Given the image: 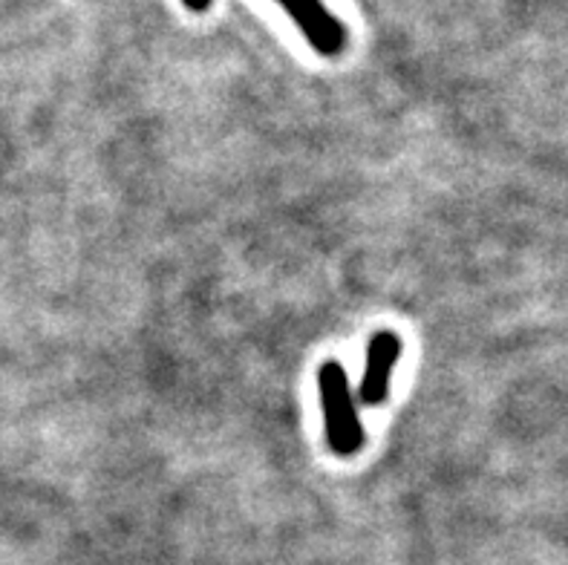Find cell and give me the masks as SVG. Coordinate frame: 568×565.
Wrapping results in <instances>:
<instances>
[{
    "label": "cell",
    "mask_w": 568,
    "mask_h": 565,
    "mask_svg": "<svg viewBox=\"0 0 568 565\" xmlns=\"http://www.w3.org/2000/svg\"><path fill=\"white\" fill-rule=\"evenodd\" d=\"M317 393H321V407H324L326 444L335 456H355L364 444V427L355 407V398L349 393V379L338 361H326L317 370Z\"/></svg>",
    "instance_id": "6da1fadb"
},
{
    "label": "cell",
    "mask_w": 568,
    "mask_h": 565,
    "mask_svg": "<svg viewBox=\"0 0 568 565\" xmlns=\"http://www.w3.org/2000/svg\"><path fill=\"white\" fill-rule=\"evenodd\" d=\"M274 3L301 29V36L310 41L317 56L335 58L344 52L346 29L324 0H274Z\"/></svg>",
    "instance_id": "7a4b0ae2"
},
{
    "label": "cell",
    "mask_w": 568,
    "mask_h": 565,
    "mask_svg": "<svg viewBox=\"0 0 568 565\" xmlns=\"http://www.w3.org/2000/svg\"><path fill=\"white\" fill-rule=\"evenodd\" d=\"M402 359V337L396 332H375L367 346V366L361 375L358 398L367 407H378L389 393V379Z\"/></svg>",
    "instance_id": "3957f363"
},
{
    "label": "cell",
    "mask_w": 568,
    "mask_h": 565,
    "mask_svg": "<svg viewBox=\"0 0 568 565\" xmlns=\"http://www.w3.org/2000/svg\"><path fill=\"white\" fill-rule=\"evenodd\" d=\"M211 3H214V0H182V7H185L187 12H209Z\"/></svg>",
    "instance_id": "277c9868"
}]
</instances>
